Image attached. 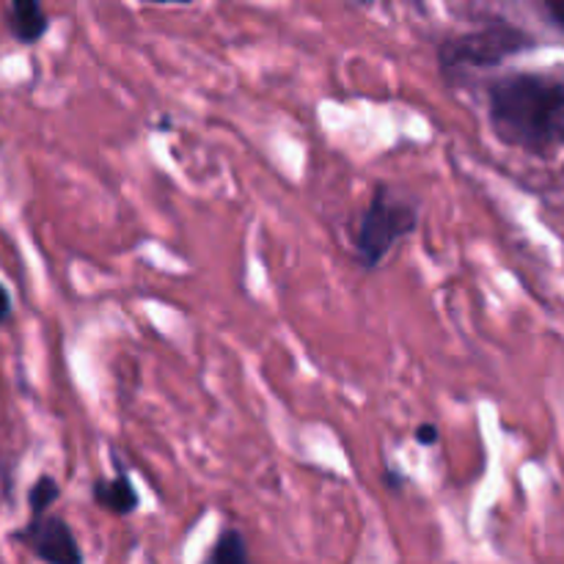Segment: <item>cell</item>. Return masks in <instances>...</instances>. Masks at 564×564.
Returning <instances> with one entry per match:
<instances>
[{
	"mask_svg": "<svg viewBox=\"0 0 564 564\" xmlns=\"http://www.w3.org/2000/svg\"><path fill=\"white\" fill-rule=\"evenodd\" d=\"M488 119L496 138L529 154L564 149V77L510 72L488 86Z\"/></svg>",
	"mask_w": 564,
	"mask_h": 564,
	"instance_id": "obj_1",
	"label": "cell"
},
{
	"mask_svg": "<svg viewBox=\"0 0 564 564\" xmlns=\"http://www.w3.org/2000/svg\"><path fill=\"white\" fill-rule=\"evenodd\" d=\"M534 39L521 28L510 25L505 20L488 22L477 31L455 33L438 44V69L449 75H463V72H482L501 66L512 55L534 47Z\"/></svg>",
	"mask_w": 564,
	"mask_h": 564,
	"instance_id": "obj_3",
	"label": "cell"
},
{
	"mask_svg": "<svg viewBox=\"0 0 564 564\" xmlns=\"http://www.w3.org/2000/svg\"><path fill=\"white\" fill-rule=\"evenodd\" d=\"M361 3H364V6H372V3H375V0H361Z\"/></svg>",
	"mask_w": 564,
	"mask_h": 564,
	"instance_id": "obj_14",
	"label": "cell"
},
{
	"mask_svg": "<svg viewBox=\"0 0 564 564\" xmlns=\"http://www.w3.org/2000/svg\"><path fill=\"white\" fill-rule=\"evenodd\" d=\"M94 501L97 507H102L105 512L116 518H127L141 507V496L132 488V479L127 477V471H119L113 479L99 477L91 488Z\"/></svg>",
	"mask_w": 564,
	"mask_h": 564,
	"instance_id": "obj_6",
	"label": "cell"
},
{
	"mask_svg": "<svg viewBox=\"0 0 564 564\" xmlns=\"http://www.w3.org/2000/svg\"><path fill=\"white\" fill-rule=\"evenodd\" d=\"M14 540L20 545H25L36 560L53 562V564H83L86 554L77 545L75 532H72L69 523L61 516H31L28 527H22L20 532H14Z\"/></svg>",
	"mask_w": 564,
	"mask_h": 564,
	"instance_id": "obj_4",
	"label": "cell"
},
{
	"mask_svg": "<svg viewBox=\"0 0 564 564\" xmlns=\"http://www.w3.org/2000/svg\"><path fill=\"white\" fill-rule=\"evenodd\" d=\"M419 209L411 198H402L389 185L378 182L367 209L352 231V253L364 270H378L402 240L416 231Z\"/></svg>",
	"mask_w": 564,
	"mask_h": 564,
	"instance_id": "obj_2",
	"label": "cell"
},
{
	"mask_svg": "<svg viewBox=\"0 0 564 564\" xmlns=\"http://www.w3.org/2000/svg\"><path fill=\"white\" fill-rule=\"evenodd\" d=\"M413 438L419 441V446H435L438 444L441 433L433 422H422L416 430H413Z\"/></svg>",
	"mask_w": 564,
	"mask_h": 564,
	"instance_id": "obj_9",
	"label": "cell"
},
{
	"mask_svg": "<svg viewBox=\"0 0 564 564\" xmlns=\"http://www.w3.org/2000/svg\"><path fill=\"white\" fill-rule=\"evenodd\" d=\"M6 25L17 44H39L50 28V17L42 0H9L6 6Z\"/></svg>",
	"mask_w": 564,
	"mask_h": 564,
	"instance_id": "obj_5",
	"label": "cell"
},
{
	"mask_svg": "<svg viewBox=\"0 0 564 564\" xmlns=\"http://www.w3.org/2000/svg\"><path fill=\"white\" fill-rule=\"evenodd\" d=\"M540 3H543L545 14L551 17V22L564 31V0H540Z\"/></svg>",
	"mask_w": 564,
	"mask_h": 564,
	"instance_id": "obj_10",
	"label": "cell"
},
{
	"mask_svg": "<svg viewBox=\"0 0 564 564\" xmlns=\"http://www.w3.org/2000/svg\"><path fill=\"white\" fill-rule=\"evenodd\" d=\"M58 499L61 485L55 482L53 477H47V474H42V477L31 485V490H28V510H31V516H44V512L53 510V505Z\"/></svg>",
	"mask_w": 564,
	"mask_h": 564,
	"instance_id": "obj_8",
	"label": "cell"
},
{
	"mask_svg": "<svg viewBox=\"0 0 564 564\" xmlns=\"http://www.w3.org/2000/svg\"><path fill=\"white\" fill-rule=\"evenodd\" d=\"M386 485H389L394 494H402V490L408 488V477L402 471H397V468H386Z\"/></svg>",
	"mask_w": 564,
	"mask_h": 564,
	"instance_id": "obj_12",
	"label": "cell"
},
{
	"mask_svg": "<svg viewBox=\"0 0 564 564\" xmlns=\"http://www.w3.org/2000/svg\"><path fill=\"white\" fill-rule=\"evenodd\" d=\"M141 3H158V6H169V3H174V6H191V3H196V0H141Z\"/></svg>",
	"mask_w": 564,
	"mask_h": 564,
	"instance_id": "obj_13",
	"label": "cell"
},
{
	"mask_svg": "<svg viewBox=\"0 0 564 564\" xmlns=\"http://www.w3.org/2000/svg\"><path fill=\"white\" fill-rule=\"evenodd\" d=\"M248 560H251L248 543L237 529H224L215 540L213 551L207 554L209 564H246Z\"/></svg>",
	"mask_w": 564,
	"mask_h": 564,
	"instance_id": "obj_7",
	"label": "cell"
},
{
	"mask_svg": "<svg viewBox=\"0 0 564 564\" xmlns=\"http://www.w3.org/2000/svg\"><path fill=\"white\" fill-rule=\"evenodd\" d=\"M14 317V303H11V292L6 290V284L0 281V325H6Z\"/></svg>",
	"mask_w": 564,
	"mask_h": 564,
	"instance_id": "obj_11",
	"label": "cell"
}]
</instances>
